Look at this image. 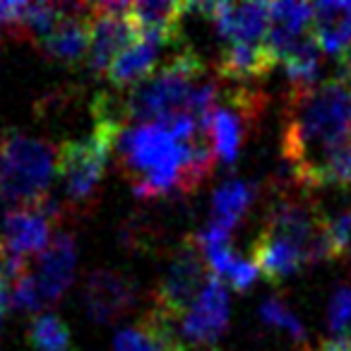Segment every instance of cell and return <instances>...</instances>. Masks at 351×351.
<instances>
[{
  "instance_id": "2",
  "label": "cell",
  "mask_w": 351,
  "mask_h": 351,
  "mask_svg": "<svg viewBox=\"0 0 351 351\" xmlns=\"http://www.w3.org/2000/svg\"><path fill=\"white\" fill-rule=\"evenodd\" d=\"M210 77L205 65L193 49H181L156 68L145 82L135 84L121 104H113L108 94H101L106 113L123 128L128 123H171L181 116L197 118V97Z\"/></svg>"
},
{
  "instance_id": "25",
  "label": "cell",
  "mask_w": 351,
  "mask_h": 351,
  "mask_svg": "<svg viewBox=\"0 0 351 351\" xmlns=\"http://www.w3.org/2000/svg\"><path fill=\"white\" fill-rule=\"evenodd\" d=\"M260 317L267 327H274L279 332H287L291 339L303 341L306 339V330H303V322L293 315L287 308V303H282L279 298H267L260 308Z\"/></svg>"
},
{
  "instance_id": "28",
  "label": "cell",
  "mask_w": 351,
  "mask_h": 351,
  "mask_svg": "<svg viewBox=\"0 0 351 351\" xmlns=\"http://www.w3.org/2000/svg\"><path fill=\"white\" fill-rule=\"evenodd\" d=\"M8 282L10 279L3 274V269H0V317L5 315L8 311V303H10V293H8Z\"/></svg>"
},
{
  "instance_id": "14",
  "label": "cell",
  "mask_w": 351,
  "mask_h": 351,
  "mask_svg": "<svg viewBox=\"0 0 351 351\" xmlns=\"http://www.w3.org/2000/svg\"><path fill=\"white\" fill-rule=\"evenodd\" d=\"M75 260H77V248L73 236L58 234L51 239L49 248L39 255V269L34 274L44 303L53 306L60 301L75 277Z\"/></svg>"
},
{
  "instance_id": "19",
  "label": "cell",
  "mask_w": 351,
  "mask_h": 351,
  "mask_svg": "<svg viewBox=\"0 0 351 351\" xmlns=\"http://www.w3.org/2000/svg\"><path fill=\"white\" fill-rule=\"evenodd\" d=\"M188 12V3H132V20L140 29V36H149L159 44L178 41L183 17Z\"/></svg>"
},
{
  "instance_id": "12",
  "label": "cell",
  "mask_w": 351,
  "mask_h": 351,
  "mask_svg": "<svg viewBox=\"0 0 351 351\" xmlns=\"http://www.w3.org/2000/svg\"><path fill=\"white\" fill-rule=\"evenodd\" d=\"M92 44V12L84 5H60V15L49 32L36 41L39 51L51 60L75 65L89 56Z\"/></svg>"
},
{
  "instance_id": "27",
  "label": "cell",
  "mask_w": 351,
  "mask_h": 351,
  "mask_svg": "<svg viewBox=\"0 0 351 351\" xmlns=\"http://www.w3.org/2000/svg\"><path fill=\"white\" fill-rule=\"evenodd\" d=\"M10 303L22 313H36L41 306H44L39 284H36V277L29 272V269H27L25 274H20V277L12 282Z\"/></svg>"
},
{
  "instance_id": "7",
  "label": "cell",
  "mask_w": 351,
  "mask_h": 351,
  "mask_svg": "<svg viewBox=\"0 0 351 351\" xmlns=\"http://www.w3.org/2000/svg\"><path fill=\"white\" fill-rule=\"evenodd\" d=\"M60 217V207L53 200H46L36 207H17L3 219V248L5 258L0 269L10 282L29 269V260L49 248L51 221Z\"/></svg>"
},
{
  "instance_id": "8",
  "label": "cell",
  "mask_w": 351,
  "mask_h": 351,
  "mask_svg": "<svg viewBox=\"0 0 351 351\" xmlns=\"http://www.w3.org/2000/svg\"><path fill=\"white\" fill-rule=\"evenodd\" d=\"M265 111V97L250 87H231L219 94V101L207 116V135L217 152V159L224 164H234L239 159V152L245 142V135L253 128L255 118Z\"/></svg>"
},
{
  "instance_id": "3",
  "label": "cell",
  "mask_w": 351,
  "mask_h": 351,
  "mask_svg": "<svg viewBox=\"0 0 351 351\" xmlns=\"http://www.w3.org/2000/svg\"><path fill=\"white\" fill-rule=\"evenodd\" d=\"M118 164L140 197H164L186 188L188 140H178L164 123L123 128Z\"/></svg>"
},
{
  "instance_id": "21",
  "label": "cell",
  "mask_w": 351,
  "mask_h": 351,
  "mask_svg": "<svg viewBox=\"0 0 351 351\" xmlns=\"http://www.w3.org/2000/svg\"><path fill=\"white\" fill-rule=\"evenodd\" d=\"M255 200V186L245 181H226L212 197V224L234 231Z\"/></svg>"
},
{
  "instance_id": "6",
  "label": "cell",
  "mask_w": 351,
  "mask_h": 351,
  "mask_svg": "<svg viewBox=\"0 0 351 351\" xmlns=\"http://www.w3.org/2000/svg\"><path fill=\"white\" fill-rule=\"evenodd\" d=\"M210 279L212 269L207 265L205 253L197 245L195 236H186L156 282L154 293H152L154 298L152 311L161 313L178 325L183 315L193 308V303L200 298V293L205 291Z\"/></svg>"
},
{
  "instance_id": "29",
  "label": "cell",
  "mask_w": 351,
  "mask_h": 351,
  "mask_svg": "<svg viewBox=\"0 0 351 351\" xmlns=\"http://www.w3.org/2000/svg\"><path fill=\"white\" fill-rule=\"evenodd\" d=\"M3 258H5V248H3V241H0V263H3Z\"/></svg>"
},
{
  "instance_id": "23",
  "label": "cell",
  "mask_w": 351,
  "mask_h": 351,
  "mask_svg": "<svg viewBox=\"0 0 351 351\" xmlns=\"http://www.w3.org/2000/svg\"><path fill=\"white\" fill-rule=\"evenodd\" d=\"M27 341L34 351H73V335H70V327L60 320L58 315H36L29 322V330H27Z\"/></svg>"
},
{
  "instance_id": "10",
  "label": "cell",
  "mask_w": 351,
  "mask_h": 351,
  "mask_svg": "<svg viewBox=\"0 0 351 351\" xmlns=\"http://www.w3.org/2000/svg\"><path fill=\"white\" fill-rule=\"evenodd\" d=\"M226 322H229V293L221 279L212 274L205 291L178 322V335L186 349L202 351L219 341L226 330Z\"/></svg>"
},
{
  "instance_id": "11",
  "label": "cell",
  "mask_w": 351,
  "mask_h": 351,
  "mask_svg": "<svg viewBox=\"0 0 351 351\" xmlns=\"http://www.w3.org/2000/svg\"><path fill=\"white\" fill-rule=\"evenodd\" d=\"M84 308L94 322H116L137 301V284L121 269H92L84 284Z\"/></svg>"
},
{
  "instance_id": "20",
  "label": "cell",
  "mask_w": 351,
  "mask_h": 351,
  "mask_svg": "<svg viewBox=\"0 0 351 351\" xmlns=\"http://www.w3.org/2000/svg\"><path fill=\"white\" fill-rule=\"evenodd\" d=\"M159 41L149 36H140L135 44H130L108 68L106 77L113 87H135L145 82L152 73L156 70V53H159Z\"/></svg>"
},
{
  "instance_id": "22",
  "label": "cell",
  "mask_w": 351,
  "mask_h": 351,
  "mask_svg": "<svg viewBox=\"0 0 351 351\" xmlns=\"http://www.w3.org/2000/svg\"><path fill=\"white\" fill-rule=\"evenodd\" d=\"M320 46L317 41L311 36L308 32L296 46L287 51L282 56L279 63L284 65V73H287L289 82H291V89L296 87H313L317 84V73H320Z\"/></svg>"
},
{
  "instance_id": "13",
  "label": "cell",
  "mask_w": 351,
  "mask_h": 351,
  "mask_svg": "<svg viewBox=\"0 0 351 351\" xmlns=\"http://www.w3.org/2000/svg\"><path fill=\"white\" fill-rule=\"evenodd\" d=\"M210 20L229 44H265L269 32L267 3H215Z\"/></svg>"
},
{
  "instance_id": "4",
  "label": "cell",
  "mask_w": 351,
  "mask_h": 351,
  "mask_svg": "<svg viewBox=\"0 0 351 351\" xmlns=\"http://www.w3.org/2000/svg\"><path fill=\"white\" fill-rule=\"evenodd\" d=\"M58 149L39 137L5 132L0 152V200L17 207H36L49 200Z\"/></svg>"
},
{
  "instance_id": "9",
  "label": "cell",
  "mask_w": 351,
  "mask_h": 351,
  "mask_svg": "<svg viewBox=\"0 0 351 351\" xmlns=\"http://www.w3.org/2000/svg\"><path fill=\"white\" fill-rule=\"evenodd\" d=\"M92 12V44H89V68L97 75H106L113 60L130 44L140 39L130 3H94Z\"/></svg>"
},
{
  "instance_id": "18",
  "label": "cell",
  "mask_w": 351,
  "mask_h": 351,
  "mask_svg": "<svg viewBox=\"0 0 351 351\" xmlns=\"http://www.w3.org/2000/svg\"><path fill=\"white\" fill-rule=\"evenodd\" d=\"M311 36L325 53L341 58L351 46V3H317Z\"/></svg>"
},
{
  "instance_id": "26",
  "label": "cell",
  "mask_w": 351,
  "mask_h": 351,
  "mask_svg": "<svg viewBox=\"0 0 351 351\" xmlns=\"http://www.w3.org/2000/svg\"><path fill=\"white\" fill-rule=\"evenodd\" d=\"M327 325L335 332V337H341L351 330V287L339 284L335 289L327 306Z\"/></svg>"
},
{
  "instance_id": "24",
  "label": "cell",
  "mask_w": 351,
  "mask_h": 351,
  "mask_svg": "<svg viewBox=\"0 0 351 351\" xmlns=\"http://www.w3.org/2000/svg\"><path fill=\"white\" fill-rule=\"evenodd\" d=\"M325 245L327 258L341 260L351 250V207L339 210L337 215H325Z\"/></svg>"
},
{
  "instance_id": "30",
  "label": "cell",
  "mask_w": 351,
  "mask_h": 351,
  "mask_svg": "<svg viewBox=\"0 0 351 351\" xmlns=\"http://www.w3.org/2000/svg\"><path fill=\"white\" fill-rule=\"evenodd\" d=\"M3 140H5V132H0V152H3Z\"/></svg>"
},
{
  "instance_id": "17",
  "label": "cell",
  "mask_w": 351,
  "mask_h": 351,
  "mask_svg": "<svg viewBox=\"0 0 351 351\" xmlns=\"http://www.w3.org/2000/svg\"><path fill=\"white\" fill-rule=\"evenodd\" d=\"M250 263L258 267V272L267 279L269 284H279L282 279L291 277L301 267L308 265V258L303 250L291 245L289 241H282L277 236L260 231L253 243V255Z\"/></svg>"
},
{
  "instance_id": "1",
  "label": "cell",
  "mask_w": 351,
  "mask_h": 351,
  "mask_svg": "<svg viewBox=\"0 0 351 351\" xmlns=\"http://www.w3.org/2000/svg\"><path fill=\"white\" fill-rule=\"evenodd\" d=\"M346 142H351V77L341 73L289 92L282 154L298 186L320 188L327 161Z\"/></svg>"
},
{
  "instance_id": "16",
  "label": "cell",
  "mask_w": 351,
  "mask_h": 351,
  "mask_svg": "<svg viewBox=\"0 0 351 351\" xmlns=\"http://www.w3.org/2000/svg\"><path fill=\"white\" fill-rule=\"evenodd\" d=\"M277 56L265 44H229L219 56L217 77L226 82H245V80H263L277 65Z\"/></svg>"
},
{
  "instance_id": "5",
  "label": "cell",
  "mask_w": 351,
  "mask_h": 351,
  "mask_svg": "<svg viewBox=\"0 0 351 351\" xmlns=\"http://www.w3.org/2000/svg\"><path fill=\"white\" fill-rule=\"evenodd\" d=\"M123 125L113 118H97L92 135L82 140H65L58 147V171L60 181L68 193V200L77 207H84L104 181L108 156L118 145Z\"/></svg>"
},
{
  "instance_id": "15",
  "label": "cell",
  "mask_w": 351,
  "mask_h": 351,
  "mask_svg": "<svg viewBox=\"0 0 351 351\" xmlns=\"http://www.w3.org/2000/svg\"><path fill=\"white\" fill-rule=\"evenodd\" d=\"M116 351H188L178 335V325L152 311L137 325L116 335Z\"/></svg>"
}]
</instances>
